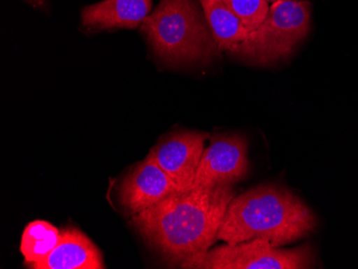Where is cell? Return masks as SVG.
I'll return each mask as SVG.
<instances>
[{
    "mask_svg": "<svg viewBox=\"0 0 358 269\" xmlns=\"http://www.w3.org/2000/svg\"><path fill=\"white\" fill-rule=\"evenodd\" d=\"M234 198L231 184L191 187L134 215L131 224L171 266L182 267L218 240L227 206Z\"/></svg>",
    "mask_w": 358,
    "mask_h": 269,
    "instance_id": "obj_1",
    "label": "cell"
},
{
    "mask_svg": "<svg viewBox=\"0 0 358 269\" xmlns=\"http://www.w3.org/2000/svg\"><path fill=\"white\" fill-rule=\"evenodd\" d=\"M317 221L296 194L280 184H261L231 201L218 240L235 245L255 238L285 246L313 232Z\"/></svg>",
    "mask_w": 358,
    "mask_h": 269,
    "instance_id": "obj_2",
    "label": "cell"
},
{
    "mask_svg": "<svg viewBox=\"0 0 358 269\" xmlns=\"http://www.w3.org/2000/svg\"><path fill=\"white\" fill-rule=\"evenodd\" d=\"M141 31L155 55L172 67L205 65L220 53L200 0H160Z\"/></svg>",
    "mask_w": 358,
    "mask_h": 269,
    "instance_id": "obj_3",
    "label": "cell"
},
{
    "mask_svg": "<svg viewBox=\"0 0 358 269\" xmlns=\"http://www.w3.org/2000/svg\"><path fill=\"white\" fill-rule=\"evenodd\" d=\"M310 23L311 7L308 1L277 0L271 3L264 23L231 53L253 65H271L294 52L307 37Z\"/></svg>",
    "mask_w": 358,
    "mask_h": 269,
    "instance_id": "obj_4",
    "label": "cell"
},
{
    "mask_svg": "<svg viewBox=\"0 0 358 269\" xmlns=\"http://www.w3.org/2000/svg\"><path fill=\"white\" fill-rule=\"evenodd\" d=\"M315 253L308 245L295 249L273 247L268 240L255 238L227 244L182 265L195 269H306L315 266Z\"/></svg>",
    "mask_w": 358,
    "mask_h": 269,
    "instance_id": "obj_5",
    "label": "cell"
},
{
    "mask_svg": "<svg viewBox=\"0 0 358 269\" xmlns=\"http://www.w3.org/2000/svg\"><path fill=\"white\" fill-rule=\"evenodd\" d=\"M248 143L236 133L215 134L204 150L192 187L231 184L248 175Z\"/></svg>",
    "mask_w": 358,
    "mask_h": 269,
    "instance_id": "obj_6",
    "label": "cell"
},
{
    "mask_svg": "<svg viewBox=\"0 0 358 269\" xmlns=\"http://www.w3.org/2000/svg\"><path fill=\"white\" fill-rule=\"evenodd\" d=\"M208 138L205 132H173L161 138L150 154L180 190H186L194 184Z\"/></svg>",
    "mask_w": 358,
    "mask_h": 269,
    "instance_id": "obj_7",
    "label": "cell"
},
{
    "mask_svg": "<svg viewBox=\"0 0 358 269\" xmlns=\"http://www.w3.org/2000/svg\"><path fill=\"white\" fill-rule=\"evenodd\" d=\"M179 190L176 182L148 154L122 180L120 202L126 212L134 216Z\"/></svg>",
    "mask_w": 358,
    "mask_h": 269,
    "instance_id": "obj_8",
    "label": "cell"
},
{
    "mask_svg": "<svg viewBox=\"0 0 358 269\" xmlns=\"http://www.w3.org/2000/svg\"><path fill=\"white\" fill-rule=\"evenodd\" d=\"M152 11V0H102L80 12L82 27L88 30L134 29Z\"/></svg>",
    "mask_w": 358,
    "mask_h": 269,
    "instance_id": "obj_9",
    "label": "cell"
},
{
    "mask_svg": "<svg viewBox=\"0 0 358 269\" xmlns=\"http://www.w3.org/2000/svg\"><path fill=\"white\" fill-rule=\"evenodd\" d=\"M32 269H103V259L99 249L78 228L62 230V238L51 254Z\"/></svg>",
    "mask_w": 358,
    "mask_h": 269,
    "instance_id": "obj_10",
    "label": "cell"
},
{
    "mask_svg": "<svg viewBox=\"0 0 358 269\" xmlns=\"http://www.w3.org/2000/svg\"><path fill=\"white\" fill-rule=\"evenodd\" d=\"M200 3L219 51H232L250 35L227 0H200Z\"/></svg>",
    "mask_w": 358,
    "mask_h": 269,
    "instance_id": "obj_11",
    "label": "cell"
},
{
    "mask_svg": "<svg viewBox=\"0 0 358 269\" xmlns=\"http://www.w3.org/2000/svg\"><path fill=\"white\" fill-rule=\"evenodd\" d=\"M62 238V231L48 221H32L22 235L21 252L27 267L45 260Z\"/></svg>",
    "mask_w": 358,
    "mask_h": 269,
    "instance_id": "obj_12",
    "label": "cell"
},
{
    "mask_svg": "<svg viewBox=\"0 0 358 269\" xmlns=\"http://www.w3.org/2000/svg\"><path fill=\"white\" fill-rule=\"evenodd\" d=\"M249 33L262 25L269 12L267 0H227Z\"/></svg>",
    "mask_w": 358,
    "mask_h": 269,
    "instance_id": "obj_13",
    "label": "cell"
},
{
    "mask_svg": "<svg viewBox=\"0 0 358 269\" xmlns=\"http://www.w3.org/2000/svg\"><path fill=\"white\" fill-rule=\"evenodd\" d=\"M24 1L29 3L34 8H37V9H41L46 3V0H24Z\"/></svg>",
    "mask_w": 358,
    "mask_h": 269,
    "instance_id": "obj_14",
    "label": "cell"
},
{
    "mask_svg": "<svg viewBox=\"0 0 358 269\" xmlns=\"http://www.w3.org/2000/svg\"><path fill=\"white\" fill-rule=\"evenodd\" d=\"M267 1H268L269 3H275V1H277V0H267Z\"/></svg>",
    "mask_w": 358,
    "mask_h": 269,
    "instance_id": "obj_15",
    "label": "cell"
}]
</instances>
